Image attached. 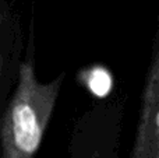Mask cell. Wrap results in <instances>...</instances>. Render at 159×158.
<instances>
[{"label":"cell","mask_w":159,"mask_h":158,"mask_svg":"<svg viewBox=\"0 0 159 158\" xmlns=\"http://www.w3.org/2000/svg\"><path fill=\"white\" fill-rule=\"evenodd\" d=\"M63 76L48 84L36 80L31 62L21 64L18 87L2 130V158H34L53 112Z\"/></svg>","instance_id":"6da1fadb"},{"label":"cell","mask_w":159,"mask_h":158,"mask_svg":"<svg viewBox=\"0 0 159 158\" xmlns=\"http://www.w3.org/2000/svg\"><path fill=\"white\" fill-rule=\"evenodd\" d=\"M159 60L154 52L143 95V106L131 158H159Z\"/></svg>","instance_id":"7a4b0ae2"},{"label":"cell","mask_w":159,"mask_h":158,"mask_svg":"<svg viewBox=\"0 0 159 158\" xmlns=\"http://www.w3.org/2000/svg\"><path fill=\"white\" fill-rule=\"evenodd\" d=\"M88 87L96 97H105L112 88V76L103 67H95L88 76Z\"/></svg>","instance_id":"3957f363"}]
</instances>
